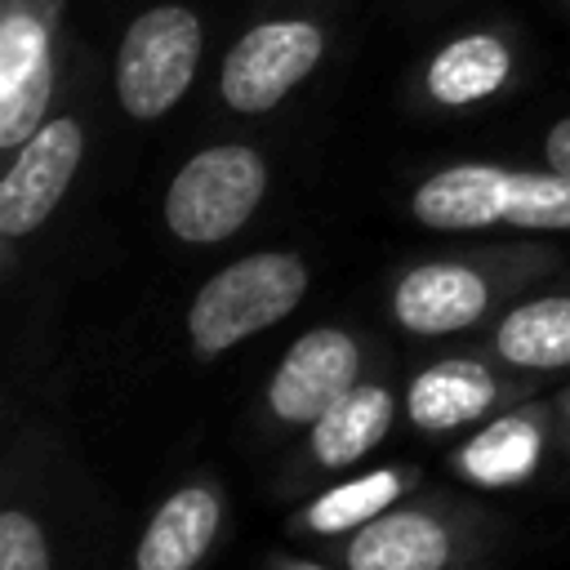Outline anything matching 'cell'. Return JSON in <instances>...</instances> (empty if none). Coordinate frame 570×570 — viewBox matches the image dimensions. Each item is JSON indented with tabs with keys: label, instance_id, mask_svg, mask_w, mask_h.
Returning <instances> with one entry per match:
<instances>
[{
	"label": "cell",
	"instance_id": "cell-2",
	"mask_svg": "<svg viewBox=\"0 0 570 570\" xmlns=\"http://www.w3.org/2000/svg\"><path fill=\"white\" fill-rule=\"evenodd\" d=\"M267 191V165L254 147L218 142L196 151L165 191V223L187 245L227 240L249 223Z\"/></svg>",
	"mask_w": 570,
	"mask_h": 570
},
{
	"label": "cell",
	"instance_id": "cell-14",
	"mask_svg": "<svg viewBox=\"0 0 570 570\" xmlns=\"http://www.w3.org/2000/svg\"><path fill=\"white\" fill-rule=\"evenodd\" d=\"M494 352L525 370L570 365V298L548 294L512 307L494 330Z\"/></svg>",
	"mask_w": 570,
	"mask_h": 570
},
{
	"label": "cell",
	"instance_id": "cell-13",
	"mask_svg": "<svg viewBox=\"0 0 570 570\" xmlns=\"http://www.w3.org/2000/svg\"><path fill=\"white\" fill-rule=\"evenodd\" d=\"M494 401V379L476 361H436L410 383V419L423 432L472 423Z\"/></svg>",
	"mask_w": 570,
	"mask_h": 570
},
{
	"label": "cell",
	"instance_id": "cell-21",
	"mask_svg": "<svg viewBox=\"0 0 570 570\" xmlns=\"http://www.w3.org/2000/svg\"><path fill=\"white\" fill-rule=\"evenodd\" d=\"M289 570H321V566H289Z\"/></svg>",
	"mask_w": 570,
	"mask_h": 570
},
{
	"label": "cell",
	"instance_id": "cell-1",
	"mask_svg": "<svg viewBox=\"0 0 570 570\" xmlns=\"http://www.w3.org/2000/svg\"><path fill=\"white\" fill-rule=\"evenodd\" d=\"M303 294H307V263L298 254L263 249L236 258L196 289L187 307V338L196 356H223L249 334L285 321L303 303Z\"/></svg>",
	"mask_w": 570,
	"mask_h": 570
},
{
	"label": "cell",
	"instance_id": "cell-17",
	"mask_svg": "<svg viewBox=\"0 0 570 570\" xmlns=\"http://www.w3.org/2000/svg\"><path fill=\"white\" fill-rule=\"evenodd\" d=\"M401 494V476L379 468V472H365L347 485H334L330 494H321L312 508H307V525L321 530V534H343V530H361L365 521L383 517L392 508V499Z\"/></svg>",
	"mask_w": 570,
	"mask_h": 570
},
{
	"label": "cell",
	"instance_id": "cell-20",
	"mask_svg": "<svg viewBox=\"0 0 570 570\" xmlns=\"http://www.w3.org/2000/svg\"><path fill=\"white\" fill-rule=\"evenodd\" d=\"M548 160H552V169L570 174V116L552 125V134H548Z\"/></svg>",
	"mask_w": 570,
	"mask_h": 570
},
{
	"label": "cell",
	"instance_id": "cell-3",
	"mask_svg": "<svg viewBox=\"0 0 570 570\" xmlns=\"http://www.w3.org/2000/svg\"><path fill=\"white\" fill-rule=\"evenodd\" d=\"M200 58V22L183 4H156L129 22L116 58V94L134 120L165 116L191 85Z\"/></svg>",
	"mask_w": 570,
	"mask_h": 570
},
{
	"label": "cell",
	"instance_id": "cell-8",
	"mask_svg": "<svg viewBox=\"0 0 570 570\" xmlns=\"http://www.w3.org/2000/svg\"><path fill=\"white\" fill-rule=\"evenodd\" d=\"M490 285L463 263H423L392 289V316L410 334H454L485 316Z\"/></svg>",
	"mask_w": 570,
	"mask_h": 570
},
{
	"label": "cell",
	"instance_id": "cell-11",
	"mask_svg": "<svg viewBox=\"0 0 570 570\" xmlns=\"http://www.w3.org/2000/svg\"><path fill=\"white\" fill-rule=\"evenodd\" d=\"M218 534V499L205 485L174 490L147 521L134 566L138 570H191Z\"/></svg>",
	"mask_w": 570,
	"mask_h": 570
},
{
	"label": "cell",
	"instance_id": "cell-15",
	"mask_svg": "<svg viewBox=\"0 0 570 570\" xmlns=\"http://www.w3.org/2000/svg\"><path fill=\"white\" fill-rule=\"evenodd\" d=\"M543 454V432L525 414H508L490 428H481L463 450H459V472L476 485H517L534 472Z\"/></svg>",
	"mask_w": 570,
	"mask_h": 570
},
{
	"label": "cell",
	"instance_id": "cell-18",
	"mask_svg": "<svg viewBox=\"0 0 570 570\" xmlns=\"http://www.w3.org/2000/svg\"><path fill=\"white\" fill-rule=\"evenodd\" d=\"M503 223L530 232H570V174H512Z\"/></svg>",
	"mask_w": 570,
	"mask_h": 570
},
{
	"label": "cell",
	"instance_id": "cell-6",
	"mask_svg": "<svg viewBox=\"0 0 570 570\" xmlns=\"http://www.w3.org/2000/svg\"><path fill=\"white\" fill-rule=\"evenodd\" d=\"M356 365H361V352L347 330H334V325L307 330L285 352V361L267 383L272 414L285 423H316L347 387H356Z\"/></svg>",
	"mask_w": 570,
	"mask_h": 570
},
{
	"label": "cell",
	"instance_id": "cell-22",
	"mask_svg": "<svg viewBox=\"0 0 570 570\" xmlns=\"http://www.w3.org/2000/svg\"><path fill=\"white\" fill-rule=\"evenodd\" d=\"M566 414H570V401H566Z\"/></svg>",
	"mask_w": 570,
	"mask_h": 570
},
{
	"label": "cell",
	"instance_id": "cell-4",
	"mask_svg": "<svg viewBox=\"0 0 570 570\" xmlns=\"http://www.w3.org/2000/svg\"><path fill=\"white\" fill-rule=\"evenodd\" d=\"M325 53V36L316 22L303 18H281V22H258L249 27L227 62H223V98L227 107L254 116L276 107Z\"/></svg>",
	"mask_w": 570,
	"mask_h": 570
},
{
	"label": "cell",
	"instance_id": "cell-9",
	"mask_svg": "<svg viewBox=\"0 0 570 570\" xmlns=\"http://www.w3.org/2000/svg\"><path fill=\"white\" fill-rule=\"evenodd\" d=\"M508 169L499 165H454L432 174L414 191V218L436 232H472L503 223L508 209Z\"/></svg>",
	"mask_w": 570,
	"mask_h": 570
},
{
	"label": "cell",
	"instance_id": "cell-10",
	"mask_svg": "<svg viewBox=\"0 0 570 570\" xmlns=\"http://www.w3.org/2000/svg\"><path fill=\"white\" fill-rule=\"evenodd\" d=\"M450 530L428 512H383L356 530L343 561L347 570H445Z\"/></svg>",
	"mask_w": 570,
	"mask_h": 570
},
{
	"label": "cell",
	"instance_id": "cell-19",
	"mask_svg": "<svg viewBox=\"0 0 570 570\" xmlns=\"http://www.w3.org/2000/svg\"><path fill=\"white\" fill-rule=\"evenodd\" d=\"M0 570H49L45 530L18 508L0 512Z\"/></svg>",
	"mask_w": 570,
	"mask_h": 570
},
{
	"label": "cell",
	"instance_id": "cell-5",
	"mask_svg": "<svg viewBox=\"0 0 570 570\" xmlns=\"http://www.w3.org/2000/svg\"><path fill=\"white\" fill-rule=\"evenodd\" d=\"M80 151H85V134L71 116L45 120L18 147L9 174L0 178V232L9 240L36 232L53 214V205L62 200V191L76 178Z\"/></svg>",
	"mask_w": 570,
	"mask_h": 570
},
{
	"label": "cell",
	"instance_id": "cell-12",
	"mask_svg": "<svg viewBox=\"0 0 570 570\" xmlns=\"http://www.w3.org/2000/svg\"><path fill=\"white\" fill-rule=\"evenodd\" d=\"M392 428V392L379 383L347 387L316 423H312V454L321 468H347L370 454Z\"/></svg>",
	"mask_w": 570,
	"mask_h": 570
},
{
	"label": "cell",
	"instance_id": "cell-7",
	"mask_svg": "<svg viewBox=\"0 0 570 570\" xmlns=\"http://www.w3.org/2000/svg\"><path fill=\"white\" fill-rule=\"evenodd\" d=\"M49 94V31L31 13H9L0 22V147H22L40 129Z\"/></svg>",
	"mask_w": 570,
	"mask_h": 570
},
{
	"label": "cell",
	"instance_id": "cell-16",
	"mask_svg": "<svg viewBox=\"0 0 570 570\" xmlns=\"http://www.w3.org/2000/svg\"><path fill=\"white\" fill-rule=\"evenodd\" d=\"M508 80V49L494 36H463L445 45L428 67V89L445 107L490 98Z\"/></svg>",
	"mask_w": 570,
	"mask_h": 570
}]
</instances>
